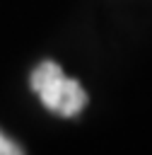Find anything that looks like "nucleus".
Wrapping results in <instances>:
<instances>
[{
  "instance_id": "f257e3e1",
  "label": "nucleus",
  "mask_w": 152,
  "mask_h": 155,
  "mask_svg": "<svg viewBox=\"0 0 152 155\" xmlns=\"http://www.w3.org/2000/svg\"><path fill=\"white\" fill-rule=\"evenodd\" d=\"M31 90L39 94L41 104L60 116H75L87 104V92L82 85L63 73L53 61H43L31 73Z\"/></svg>"
},
{
  "instance_id": "f03ea898",
  "label": "nucleus",
  "mask_w": 152,
  "mask_h": 155,
  "mask_svg": "<svg viewBox=\"0 0 152 155\" xmlns=\"http://www.w3.org/2000/svg\"><path fill=\"white\" fill-rule=\"evenodd\" d=\"M19 153H22V148L0 131V155H19Z\"/></svg>"
}]
</instances>
